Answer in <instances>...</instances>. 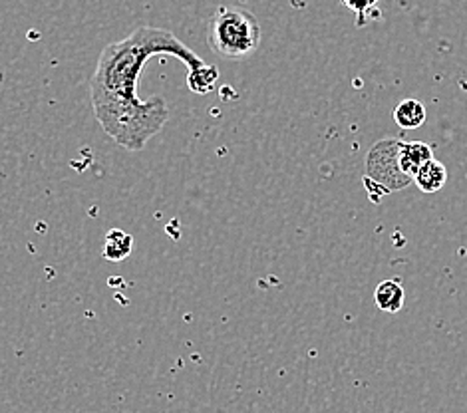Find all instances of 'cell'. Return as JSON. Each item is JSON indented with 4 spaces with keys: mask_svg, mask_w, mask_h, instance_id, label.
I'll use <instances>...</instances> for the list:
<instances>
[{
    "mask_svg": "<svg viewBox=\"0 0 467 413\" xmlns=\"http://www.w3.org/2000/svg\"><path fill=\"white\" fill-rule=\"evenodd\" d=\"M404 298H406L404 286L398 278H388V281H382L376 286L374 300L378 308L384 312H390V315H396V312L404 308Z\"/></svg>",
    "mask_w": 467,
    "mask_h": 413,
    "instance_id": "cell-6",
    "label": "cell"
},
{
    "mask_svg": "<svg viewBox=\"0 0 467 413\" xmlns=\"http://www.w3.org/2000/svg\"><path fill=\"white\" fill-rule=\"evenodd\" d=\"M207 42L221 58L244 60L259 48L261 25L247 8L223 6L209 22Z\"/></svg>",
    "mask_w": 467,
    "mask_h": 413,
    "instance_id": "cell-2",
    "label": "cell"
},
{
    "mask_svg": "<svg viewBox=\"0 0 467 413\" xmlns=\"http://www.w3.org/2000/svg\"><path fill=\"white\" fill-rule=\"evenodd\" d=\"M160 54L180 58L189 68L187 77L209 66L173 32L153 26H141L128 38L108 44L96 64L90 84L94 116L106 136L128 151H141L170 119V108L161 96H138L143 68L151 56Z\"/></svg>",
    "mask_w": 467,
    "mask_h": 413,
    "instance_id": "cell-1",
    "label": "cell"
},
{
    "mask_svg": "<svg viewBox=\"0 0 467 413\" xmlns=\"http://www.w3.org/2000/svg\"><path fill=\"white\" fill-rule=\"evenodd\" d=\"M342 3L347 5L356 16H358V25H362L366 13H368L370 6H374L378 0H342Z\"/></svg>",
    "mask_w": 467,
    "mask_h": 413,
    "instance_id": "cell-9",
    "label": "cell"
},
{
    "mask_svg": "<svg viewBox=\"0 0 467 413\" xmlns=\"http://www.w3.org/2000/svg\"><path fill=\"white\" fill-rule=\"evenodd\" d=\"M400 145L402 139L386 138L378 141L366 155V187L372 195L376 189L382 195L392 191H402L411 180L400 170Z\"/></svg>",
    "mask_w": 467,
    "mask_h": 413,
    "instance_id": "cell-3",
    "label": "cell"
},
{
    "mask_svg": "<svg viewBox=\"0 0 467 413\" xmlns=\"http://www.w3.org/2000/svg\"><path fill=\"white\" fill-rule=\"evenodd\" d=\"M430 160H433V151L424 141H402L400 145V170L408 180H414L420 167Z\"/></svg>",
    "mask_w": 467,
    "mask_h": 413,
    "instance_id": "cell-4",
    "label": "cell"
},
{
    "mask_svg": "<svg viewBox=\"0 0 467 413\" xmlns=\"http://www.w3.org/2000/svg\"><path fill=\"white\" fill-rule=\"evenodd\" d=\"M394 119L400 128L404 129H418L426 121V108L414 98H408L400 102L394 109Z\"/></svg>",
    "mask_w": 467,
    "mask_h": 413,
    "instance_id": "cell-7",
    "label": "cell"
},
{
    "mask_svg": "<svg viewBox=\"0 0 467 413\" xmlns=\"http://www.w3.org/2000/svg\"><path fill=\"white\" fill-rule=\"evenodd\" d=\"M411 183H416L420 191L424 193H438L443 185L448 183V170L446 165L438 160H430L420 167V171L414 175Z\"/></svg>",
    "mask_w": 467,
    "mask_h": 413,
    "instance_id": "cell-5",
    "label": "cell"
},
{
    "mask_svg": "<svg viewBox=\"0 0 467 413\" xmlns=\"http://www.w3.org/2000/svg\"><path fill=\"white\" fill-rule=\"evenodd\" d=\"M133 239L124 231H109L104 244V256L108 261H124L130 256Z\"/></svg>",
    "mask_w": 467,
    "mask_h": 413,
    "instance_id": "cell-8",
    "label": "cell"
}]
</instances>
